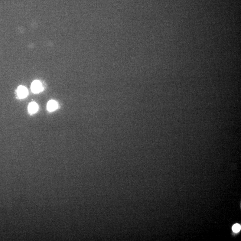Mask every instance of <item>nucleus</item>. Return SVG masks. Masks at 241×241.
I'll return each instance as SVG.
<instances>
[{
  "label": "nucleus",
  "instance_id": "obj_1",
  "mask_svg": "<svg viewBox=\"0 0 241 241\" xmlns=\"http://www.w3.org/2000/svg\"><path fill=\"white\" fill-rule=\"evenodd\" d=\"M31 89L34 93H38L43 91V88L42 83L38 80H34L31 85Z\"/></svg>",
  "mask_w": 241,
  "mask_h": 241
},
{
  "label": "nucleus",
  "instance_id": "obj_2",
  "mask_svg": "<svg viewBox=\"0 0 241 241\" xmlns=\"http://www.w3.org/2000/svg\"><path fill=\"white\" fill-rule=\"evenodd\" d=\"M17 94L19 98L21 99L26 98L28 94V89L24 86H19L17 90Z\"/></svg>",
  "mask_w": 241,
  "mask_h": 241
},
{
  "label": "nucleus",
  "instance_id": "obj_3",
  "mask_svg": "<svg viewBox=\"0 0 241 241\" xmlns=\"http://www.w3.org/2000/svg\"><path fill=\"white\" fill-rule=\"evenodd\" d=\"M58 104L56 101L54 100H50L48 102L47 104V110L50 112L55 111L58 108Z\"/></svg>",
  "mask_w": 241,
  "mask_h": 241
},
{
  "label": "nucleus",
  "instance_id": "obj_4",
  "mask_svg": "<svg viewBox=\"0 0 241 241\" xmlns=\"http://www.w3.org/2000/svg\"><path fill=\"white\" fill-rule=\"evenodd\" d=\"M38 107L37 103L34 102H31L28 106V110L31 113H34L37 112Z\"/></svg>",
  "mask_w": 241,
  "mask_h": 241
},
{
  "label": "nucleus",
  "instance_id": "obj_5",
  "mask_svg": "<svg viewBox=\"0 0 241 241\" xmlns=\"http://www.w3.org/2000/svg\"><path fill=\"white\" fill-rule=\"evenodd\" d=\"M241 230V226L239 224H235L233 225L232 227V230L233 232L235 233H238L240 230Z\"/></svg>",
  "mask_w": 241,
  "mask_h": 241
}]
</instances>
